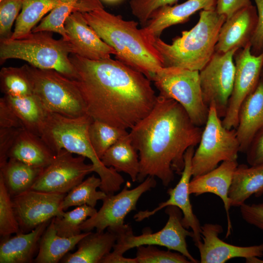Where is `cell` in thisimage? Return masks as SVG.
<instances>
[{
	"mask_svg": "<svg viewBox=\"0 0 263 263\" xmlns=\"http://www.w3.org/2000/svg\"><path fill=\"white\" fill-rule=\"evenodd\" d=\"M20 232L12 198L0 176V235L2 238Z\"/></svg>",
	"mask_w": 263,
	"mask_h": 263,
	"instance_id": "37",
	"label": "cell"
},
{
	"mask_svg": "<svg viewBox=\"0 0 263 263\" xmlns=\"http://www.w3.org/2000/svg\"><path fill=\"white\" fill-rule=\"evenodd\" d=\"M23 0H1L0 1V39L10 38L13 33L11 28L19 15Z\"/></svg>",
	"mask_w": 263,
	"mask_h": 263,
	"instance_id": "39",
	"label": "cell"
},
{
	"mask_svg": "<svg viewBox=\"0 0 263 263\" xmlns=\"http://www.w3.org/2000/svg\"><path fill=\"white\" fill-rule=\"evenodd\" d=\"M238 165L237 160L224 161L211 171L193 177L189 184L190 194L199 196L211 193L219 196L222 200L227 222L226 238L230 235L232 229L228 192L234 172Z\"/></svg>",
	"mask_w": 263,
	"mask_h": 263,
	"instance_id": "20",
	"label": "cell"
},
{
	"mask_svg": "<svg viewBox=\"0 0 263 263\" xmlns=\"http://www.w3.org/2000/svg\"><path fill=\"white\" fill-rule=\"evenodd\" d=\"M51 220L32 231L19 232L12 237L2 238L0 244V263H27L32 261L40 239Z\"/></svg>",
	"mask_w": 263,
	"mask_h": 263,
	"instance_id": "23",
	"label": "cell"
},
{
	"mask_svg": "<svg viewBox=\"0 0 263 263\" xmlns=\"http://www.w3.org/2000/svg\"><path fill=\"white\" fill-rule=\"evenodd\" d=\"M109 3H115L120 1L121 0H103Z\"/></svg>",
	"mask_w": 263,
	"mask_h": 263,
	"instance_id": "48",
	"label": "cell"
},
{
	"mask_svg": "<svg viewBox=\"0 0 263 263\" xmlns=\"http://www.w3.org/2000/svg\"><path fill=\"white\" fill-rule=\"evenodd\" d=\"M88 24L115 51L117 60L141 72L151 81L163 67L154 47L137 28L138 22L124 19L100 7L82 13Z\"/></svg>",
	"mask_w": 263,
	"mask_h": 263,
	"instance_id": "3",
	"label": "cell"
},
{
	"mask_svg": "<svg viewBox=\"0 0 263 263\" xmlns=\"http://www.w3.org/2000/svg\"><path fill=\"white\" fill-rule=\"evenodd\" d=\"M203 130L191 121L175 100L159 95L150 112L129 132L139 152L142 182L148 176L158 178L165 187L181 175L187 149L199 144Z\"/></svg>",
	"mask_w": 263,
	"mask_h": 263,
	"instance_id": "2",
	"label": "cell"
},
{
	"mask_svg": "<svg viewBox=\"0 0 263 263\" xmlns=\"http://www.w3.org/2000/svg\"><path fill=\"white\" fill-rule=\"evenodd\" d=\"M236 135L240 152H246L257 133L263 128V80L244 100L239 112Z\"/></svg>",
	"mask_w": 263,
	"mask_h": 263,
	"instance_id": "22",
	"label": "cell"
},
{
	"mask_svg": "<svg viewBox=\"0 0 263 263\" xmlns=\"http://www.w3.org/2000/svg\"><path fill=\"white\" fill-rule=\"evenodd\" d=\"M66 194L29 189L12 197L20 232H29L64 212L60 205Z\"/></svg>",
	"mask_w": 263,
	"mask_h": 263,
	"instance_id": "15",
	"label": "cell"
},
{
	"mask_svg": "<svg viewBox=\"0 0 263 263\" xmlns=\"http://www.w3.org/2000/svg\"><path fill=\"white\" fill-rule=\"evenodd\" d=\"M73 154L64 149L57 151L31 189L67 194L87 175L94 172V165L85 162L86 158Z\"/></svg>",
	"mask_w": 263,
	"mask_h": 263,
	"instance_id": "13",
	"label": "cell"
},
{
	"mask_svg": "<svg viewBox=\"0 0 263 263\" xmlns=\"http://www.w3.org/2000/svg\"><path fill=\"white\" fill-rule=\"evenodd\" d=\"M151 81L159 95L179 103L195 125L201 127L206 124L209 108L203 99L199 71L163 67Z\"/></svg>",
	"mask_w": 263,
	"mask_h": 263,
	"instance_id": "10",
	"label": "cell"
},
{
	"mask_svg": "<svg viewBox=\"0 0 263 263\" xmlns=\"http://www.w3.org/2000/svg\"><path fill=\"white\" fill-rule=\"evenodd\" d=\"M88 5L86 0H62V2L53 8L32 32L48 31L61 35L62 38L69 41L64 27L68 17L74 12H86Z\"/></svg>",
	"mask_w": 263,
	"mask_h": 263,
	"instance_id": "32",
	"label": "cell"
},
{
	"mask_svg": "<svg viewBox=\"0 0 263 263\" xmlns=\"http://www.w3.org/2000/svg\"><path fill=\"white\" fill-rule=\"evenodd\" d=\"M117 235L111 231L88 233L78 243L77 250L68 253L61 260L64 263H101L111 252L116 243Z\"/></svg>",
	"mask_w": 263,
	"mask_h": 263,
	"instance_id": "25",
	"label": "cell"
},
{
	"mask_svg": "<svg viewBox=\"0 0 263 263\" xmlns=\"http://www.w3.org/2000/svg\"><path fill=\"white\" fill-rule=\"evenodd\" d=\"M69 58L87 114L93 120L131 130L154 106L157 96L141 72L111 57L94 60L72 54Z\"/></svg>",
	"mask_w": 263,
	"mask_h": 263,
	"instance_id": "1",
	"label": "cell"
},
{
	"mask_svg": "<svg viewBox=\"0 0 263 263\" xmlns=\"http://www.w3.org/2000/svg\"><path fill=\"white\" fill-rule=\"evenodd\" d=\"M55 154L40 136L20 128L9 151L8 158L32 166L45 168L51 163Z\"/></svg>",
	"mask_w": 263,
	"mask_h": 263,
	"instance_id": "24",
	"label": "cell"
},
{
	"mask_svg": "<svg viewBox=\"0 0 263 263\" xmlns=\"http://www.w3.org/2000/svg\"><path fill=\"white\" fill-rule=\"evenodd\" d=\"M194 147H190L184 155L185 166L179 181L173 188H169L167 193L169 197L165 202H161L151 210L139 211L134 216V219L140 222L154 215L156 212L168 206L178 207L182 211V224L187 229L191 228L193 233V241L195 246L202 241L201 225L199 221L193 211L189 198V184L192 174V158L194 153Z\"/></svg>",
	"mask_w": 263,
	"mask_h": 263,
	"instance_id": "16",
	"label": "cell"
},
{
	"mask_svg": "<svg viewBox=\"0 0 263 263\" xmlns=\"http://www.w3.org/2000/svg\"><path fill=\"white\" fill-rule=\"evenodd\" d=\"M263 194V165H238L232 177L228 192L230 207H239L252 195Z\"/></svg>",
	"mask_w": 263,
	"mask_h": 263,
	"instance_id": "26",
	"label": "cell"
},
{
	"mask_svg": "<svg viewBox=\"0 0 263 263\" xmlns=\"http://www.w3.org/2000/svg\"><path fill=\"white\" fill-rule=\"evenodd\" d=\"M156 181L153 176H148L135 188L129 189V183L118 194L107 195L96 213L88 218L80 226L81 231H96L107 230L117 235L126 230L129 225L124 224L126 216L136 209V204L141 195L155 187Z\"/></svg>",
	"mask_w": 263,
	"mask_h": 263,
	"instance_id": "11",
	"label": "cell"
},
{
	"mask_svg": "<svg viewBox=\"0 0 263 263\" xmlns=\"http://www.w3.org/2000/svg\"><path fill=\"white\" fill-rule=\"evenodd\" d=\"M165 208L169 218L162 229L154 233H152L150 230H144L142 234L136 236L130 225L126 230L117 235L113 251L103 259L101 263H131L132 258L124 257V253L132 248L147 245L164 246L169 250L183 254L191 263H200L188 250L186 239L187 237L192 238L193 233L184 226L181 210L172 206Z\"/></svg>",
	"mask_w": 263,
	"mask_h": 263,
	"instance_id": "7",
	"label": "cell"
},
{
	"mask_svg": "<svg viewBox=\"0 0 263 263\" xmlns=\"http://www.w3.org/2000/svg\"><path fill=\"white\" fill-rule=\"evenodd\" d=\"M89 232L64 237L58 235L55 227L54 218L51 220L39 243L38 252L34 260L37 263H57L73 250L79 241Z\"/></svg>",
	"mask_w": 263,
	"mask_h": 263,
	"instance_id": "27",
	"label": "cell"
},
{
	"mask_svg": "<svg viewBox=\"0 0 263 263\" xmlns=\"http://www.w3.org/2000/svg\"><path fill=\"white\" fill-rule=\"evenodd\" d=\"M23 128L22 125L4 96L0 99V128Z\"/></svg>",
	"mask_w": 263,
	"mask_h": 263,
	"instance_id": "45",
	"label": "cell"
},
{
	"mask_svg": "<svg viewBox=\"0 0 263 263\" xmlns=\"http://www.w3.org/2000/svg\"><path fill=\"white\" fill-rule=\"evenodd\" d=\"M1 0H0V1H1Z\"/></svg>",
	"mask_w": 263,
	"mask_h": 263,
	"instance_id": "50",
	"label": "cell"
},
{
	"mask_svg": "<svg viewBox=\"0 0 263 263\" xmlns=\"http://www.w3.org/2000/svg\"><path fill=\"white\" fill-rule=\"evenodd\" d=\"M257 21V10L252 4L226 19L221 28L215 51L226 53L251 44Z\"/></svg>",
	"mask_w": 263,
	"mask_h": 263,
	"instance_id": "19",
	"label": "cell"
},
{
	"mask_svg": "<svg viewBox=\"0 0 263 263\" xmlns=\"http://www.w3.org/2000/svg\"><path fill=\"white\" fill-rule=\"evenodd\" d=\"M136 263H191L179 252L160 250L152 245L136 247Z\"/></svg>",
	"mask_w": 263,
	"mask_h": 263,
	"instance_id": "38",
	"label": "cell"
},
{
	"mask_svg": "<svg viewBox=\"0 0 263 263\" xmlns=\"http://www.w3.org/2000/svg\"><path fill=\"white\" fill-rule=\"evenodd\" d=\"M261 78L263 80V70H262V72Z\"/></svg>",
	"mask_w": 263,
	"mask_h": 263,
	"instance_id": "49",
	"label": "cell"
},
{
	"mask_svg": "<svg viewBox=\"0 0 263 263\" xmlns=\"http://www.w3.org/2000/svg\"><path fill=\"white\" fill-rule=\"evenodd\" d=\"M251 5V0H217L216 10L227 19L240 9Z\"/></svg>",
	"mask_w": 263,
	"mask_h": 263,
	"instance_id": "46",
	"label": "cell"
},
{
	"mask_svg": "<svg viewBox=\"0 0 263 263\" xmlns=\"http://www.w3.org/2000/svg\"><path fill=\"white\" fill-rule=\"evenodd\" d=\"M215 107H209L199 146L192 158L193 177L204 174L224 161L237 160L240 144L236 131L225 128Z\"/></svg>",
	"mask_w": 263,
	"mask_h": 263,
	"instance_id": "9",
	"label": "cell"
},
{
	"mask_svg": "<svg viewBox=\"0 0 263 263\" xmlns=\"http://www.w3.org/2000/svg\"><path fill=\"white\" fill-rule=\"evenodd\" d=\"M246 153L250 166L263 165V128L256 135Z\"/></svg>",
	"mask_w": 263,
	"mask_h": 263,
	"instance_id": "44",
	"label": "cell"
},
{
	"mask_svg": "<svg viewBox=\"0 0 263 263\" xmlns=\"http://www.w3.org/2000/svg\"><path fill=\"white\" fill-rule=\"evenodd\" d=\"M0 87L5 95L21 97L33 94V84L26 65L21 67L2 68Z\"/></svg>",
	"mask_w": 263,
	"mask_h": 263,
	"instance_id": "34",
	"label": "cell"
},
{
	"mask_svg": "<svg viewBox=\"0 0 263 263\" xmlns=\"http://www.w3.org/2000/svg\"><path fill=\"white\" fill-rule=\"evenodd\" d=\"M217 0H187L174 5H166L155 11L141 30L148 38L160 37L172 25L187 21L199 10L216 8Z\"/></svg>",
	"mask_w": 263,
	"mask_h": 263,
	"instance_id": "21",
	"label": "cell"
},
{
	"mask_svg": "<svg viewBox=\"0 0 263 263\" xmlns=\"http://www.w3.org/2000/svg\"><path fill=\"white\" fill-rule=\"evenodd\" d=\"M238 49L226 53L215 51L207 64L199 71L204 103L215 107L218 116L224 117L232 93L235 74L234 55Z\"/></svg>",
	"mask_w": 263,
	"mask_h": 263,
	"instance_id": "12",
	"label": "cell"
},
{
	"mask_svg": "<svg viewBox=\"0 0 263 263\" xmlns=\"http://www.w3.org/2000/svg\"><path fill=\"white\" fill-rule=\"evenodd\" d=\"M177 1L178 0H130L129 4L132 14L144 26L155 11L164 6L175 4Z\"/></svg>",
	"mask_w": 263,
	"mask_h": 263,
	"instance_id": "40",
	"label": "cell"
},
{
	"mask_svg": "<svg viewBox=\"0 0 263 263\" xmlns=\"http://www.w3.org/2000/svg\"><path fill=\"white\" fill-rule=\"evenodd\" d=\"M128 133L126 130L97 120H93L88 129L91 144L100 159L110 147Z\"/></svg>",
	"mask_w": 263,
	"mask_h": 263,
	"instance_id": "35",
	"label": "cell"
},
{
	"mask_svg": "<svg viewBox=\"0 0 263 263\" xmlns=\"http://www.w3.org/2000/svg\"><path fill=\"white\" fill-rule=\"evenodd\" d=\"M240 210L244 221L263 232V202L251 205L244 203L240 207Z\"/></svg>",
	"mask_w": 263,
	"mask_h": 263,
	"instance_id": "41",
	"label": "cell"
},
{
	"mask_svg": "<svg viewBox=\"0 0 263 263\" xmlns=\"http://www.w3.org/2000/svg\"><path fill=\"white\" fill-rule=\"evenodd\" d=\"M64 27L74 54L94 60L115 55V50L88 24L82 13H72L66 19Z\"/></svg>",
	"mask_w": 263,
	"mask_h": 263,
	"instance_id": "18",
	"label": "cell"
},
{
	"mask_svg": "<svg viewBox=\"0 0 263 263\" xmlns=\"http://www.w3.org/2000/svg\"><path fill=\"white\" fill-rule=\"evenodd\" d=\"M226 19L216 8L202 10L197 24L190 30L183 31L171 44L160 37L147 38L158 53L163 67L199 71L214 54L221 28Z\"/></svg>",
	"mask_w": 263,
	"mask_h": 263,
	"instance_id": "4",
	"label": "cell"
},
{
	"mask_svg": "<svg viewBox=\"0 0 263 263\" xmlns=\"http://www.w3.org/2000/svg\"><path fill=\"white\" fill-rule=\"evenodd\" d=\"M223 231L219 224L206 223L201 225L202 241L196 245L200 253V263H225L233 258L263 256V243L247 246L231 244L220 239Z\"/></svg>",
	"mask_w": 263,
	"mask_h": 263,
	"instance_id": "17",
	"label": "cell"
},
{
	"mask_svg": "<svg viewBox=\"0 0 263 263\" xmlns=\"http://www.w3.org/2000/svg\"><path fill=\"white\" fill-rule=\"evenodd\" d=\"M97 210L87 205L78 206L71 211L64 212L61 217L54 218L55 228L61 237H71L81 234L80 225Z\"/></svg>",
	"mask_w": 263,
	"mask_h": 263,
	"instance_id": "36",
	"label": "cell"
},
{
	"mask_svg": "<svg viewBox=\"0 0 263 263\" xmlns=\"http://www.w3.org/2000/svg\"><path fill=\"white\" fill-rule=\"evenodd\" d=\"M44 169L9 158L5 164L0 166V176L13 197L31 189Z\"/></svg>",
	"mask_w": 263,
	"mask_h": 263,
	"instance_id": "29",
	"label": "cell"
},
{
	"mask_svg": "<svg viewBox=\"0 0 263 263\" xmlns=\"http://www.w3.org/2000/svg\"><path fill=\"white\" fill-rule=\"evenodd\" d=\"M93 119L88 114L77 117L48 113L40 137L56 154L61 149L89 159L101 180V190L107 195L118 191L124 182L113 168L107 167L91 144L88 129Z\"/></svg>",
	"mask_w": 263,
	"mask_h": 263,
	"instance_id": "5",
	"label": "cell"
},
{
	"mask_svg": "<svg viewBox=\"0 0 263 263\" xmlns=\"http://www.w3.org/2000/svg\"><path fill=\"white\" fill-rule=\"evenodd\" d=\"M23 128L39 136L42 133L48 113L34 94L13 97L4 95Z\"/></svg>",
	"mask_w": 263,
	"mask_h": 263,
	"instance_id": "30",
	"label": "cell"
},
{
	"mask_svg": "<svg viewBox=\"0 0 263 263\" xmlns=\"http://www.w3.org/2000/svg\"><path fill=\"white\" fill-rule=\"evenodd\" d=\"M101 160L106 167L128 174L132 182L137 181L140 171L139 155L129 133L110 147Z\"/></svg>",
	"mask_w": 263,
	"mask_h": 263,
	"instance_id": "28",
	"label": "cell"
},
{
	"mask_svg": "<svg viewBox=\"0 0 263 263\" xmlns=\"http://www.w3.org/2000/svg\"><path fill=\"white\" fill-rule=\"evenodd\" d=\"M234 60L235 74L233 89L226 113L222 120L223 126L228 129L237 127L241 105L256 89L261 79L263 52L257 56L252 54L249 44L236 51Z\"/></svg>",
	"mask_w": 263,
	"mask_h": 263,
	"instance_id": "14",
	"label": "cell"
},
{
	"mask_svg": "<svg viewBox=\"0 0 263 263\" xmlns=\"http://www.w3.org/2000/svg\"><path fill=\"white\" fill-rule=\"evenodd\" d=\"M61 2L62 0H23L21 12L10 38H19L31 33L43 17Z\"/></svg>",
	"mask_w": 263,
	"mask_h": 263,
	"instance_id": "31",
	"label": "cell"
},
{
	"mask_svg": "<svg viewBox=\"0 0 263 263\" xmlns=\"http://www.w3.org/2000/svg\"><path fill=\"white\" fill-rule=\"evenodd\" d=\"M25 65L32 80L33 94L47 113L69 117L87 114L84 100L75 80L54 70Z\"/></svg>",
	"mask_w": 263,
	"mask_h": 263,
	"instance_id": "8",
	"label": "cell"
},
{
	"mask_svg": "<svg viewBox=\"0 0 263 263\" xmlns=\"http://www.w3.org/2000/svg\"><path fill=\"white\" fill-rule=\"evenodd\" d=\"M72 45L63 38L56 39L52 32H31L17 39H0V63L9 59H19L40 69L54 70L72 79L76 72L69 56Z\"/></svg>",
	"mask_w": 263,
	"mask_h": 263,
	"instance_id": "6",
	"label": "cell"
},
{
	"mask_svg": "<svg viewBox=\"0 0 263 263\" xmlns=\"http://www.w3.org/2000/svg\"><path fill=\"white\" fill-rule=\"evenodd\" d=\"M245 262L248 263H263V260H261L259 257H252L245 259Z\"/></svg>",
	"mask_w": 263,
	"mask_h": 263,
	"instance_id": "47",
	"label": "cell"
},
{
	"mask_svg": "<svg viewBox=\"0 0 263 263\" xmlns=\"http://www.w3.org/2000/svg\"><path fill=\"white\" fill-rule=\"evenodd\" d=\"M101 180L94 175L89 177L67 193L60 205L64 211L73 206L87 205L94 207L98 200H103L107 194L104 191L97 190L100 187Z\"/></svg>",
	"mask_w": 263,
	"mask_h": 263,
	"instance_id": "33",
	"label": "cell"
},
{
	"mask_svg": "<svg viewBox=\"0 0 263 263\" xmlns=\"http://www.w3.org/2000/svg\"><path fill=\"white\" fill-rule=\"evenodd\" d=\"M20 128H0V166L8 160V154Z\"/></svg>",
	"mask_w": 263,
	"mask_h": 263,
	"instance_id": "43",
	"label": "cell"
},
{
	"mask_svg": "<svg viewBox=\"0 0 263 263\" xmlns=\"http://www.w3.org/2000/svg\"><path fill=\"white\" fill-rule=\"evenodd\" d=\"M258 13L255 31L251 41V52L259 55L263 52V0H254Z\"/></svg>",
	"mask_w": 263,
	"mask_h": 263,
	"instance_id": "42",
	"label": "cell"
}]
</instances>
